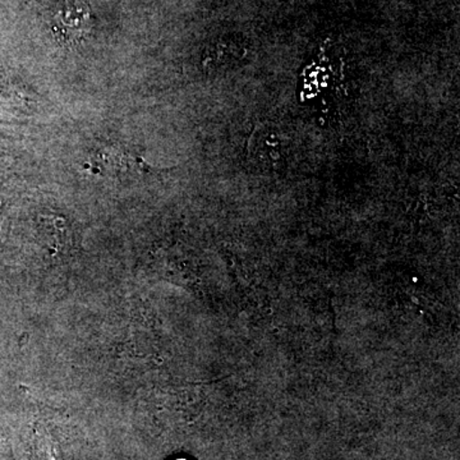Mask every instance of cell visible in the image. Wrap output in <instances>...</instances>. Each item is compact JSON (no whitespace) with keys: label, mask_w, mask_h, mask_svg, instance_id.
Masks as SVG:
<instances>
[{"label":"cell","mask_w":460,"mask_h":460,"mask_svg":"<svg viewBox=\"0 0 460 460\" xmlns=\"http://www.w3.org/2000/svg\"><path fill=\"white\" fill-rule=\"evenodd\" d=\"M93 29V16L89 5L81 0L60 3L51 16L54 38L65 47H75L84 40Z\"/></svg>","instance_id":"obj_1"},{"label":"cell","mask_w":460,"mask_h":460,"mask_svg":"<svg viewBox=\"0 0 460 460\" xmlns=\"http://www.w3.org/2000/svg\"><path fill=\"white\" fill-rule=\"evenodd\" d=\"M174 460H189V459H186V458H178V459H174Z\"/></svg>","instance_id":"obj_2"}]
</instances>
